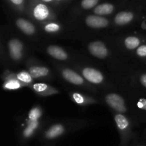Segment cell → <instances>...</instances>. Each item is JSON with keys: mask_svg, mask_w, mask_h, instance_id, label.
Listing matches in <instances>:
<instances>
[{"mask_svg": "<svg viewBox=\"0 0 146 146\" xmlns=\"http://www.w3.org/2000/svg\"><path fill=\"white\" fill-rule=\"evenodd\" d=\"M88 125L85 120L71 119L61 120L52 122L46 125L42 132L38 135L40 142L44 143L54 144L58 140L66 136L71 133L81 129Z\"/></svg>", "mask_w": 146, "mask_h": 146, "instance_id": "cell-1", "label": "cell"}, {"mask_svg": "<svg viewBox=\"0 0 146 146\" xmlns=\"http://www.w3.org/2000/svg\"><path fill=\"white\" fill-rule=\"evenodd\" d=\"M54 66L58 71L61 78L66 83L81 89L86 90L92 94H96L98 93L97 88L90 84L74 68H71L64 64L55 63H54Z\"/></svg>", "mask_w": 146, "mask_h": 146, "instance_id": "cell-2", "label": "cell"}, {"mask_svg": "<svg viewBox=\"0 0 146 146\" xmlns=\"http://www.w3.org/2000/svg\"><path fill=\"white\" fill-rule=\"evenodd\" d=\"M112 114L121 140L120 145H129L136 135L134 132L133 121L130 117L124 114L116 113H112Z\"/></svg>", "mask_w": 146, "mask_h": 146, "instance_id": "cell-3", "label": "cell"}, {"mask_svg": "<svg viewBox=\"0 0 146 146\" xmlns=\"http://www.w3.org/2000/svg\"><path fill=\"white\" fill-rule=\"evenodd\" d=\"M104 103L109 108L112 113L124 114L130 116L131 110L125 97L116 91H108L103 96Z\"/></svg>", "mask_w": 146, "mask_h": 146, "instance_id": "cell-4", "label": "cell"}, {"mask_svg": "<svg viewBox=\"0 0 146 146\" xmlns=\"http://www.w3.org/2000/svg\"><path fill=\"white\" fill-rule=\"evenodd\" d=\"M25 66L34 81H47L54 78V74L51 68L37 60L36 58H29L25 61Z\"/></svg>", "mask_w": 146, "mask_h": 146, "instance_id": "cell-5", "label": "cell"}, {"mask_svg": "<svg viewBox=\"0 0 146 146\" xmlns=\"http://www.w3.org/2000/svg\"><path fill=\"white\" fill-rule=\"evenodd\" d=\"M78 71L84 78L92 86L101 88L108 87V81L105 74L99 69L91 66L78 65L74 68Z\"/></svg>", "mask_w": 146, "mask_h": 146, "instance_id": "cell-6", "label": "cell"}, {"mask_svg": "<svg viewBox=\"0 0 146 146\" xmlns=\"http://www.w3.org/2000/svg\"><path fill=\"white\" fill-rule=\"evenodd\" d=\"M7 50L10 59L16 64L21 62L25 57V45L19 38H9L7 42Z\"/></svg>", "mask_w": 146, "mask_h": 146, "instance_id": "cell-7", "label": "cell"}, {"mask_svg": "<svg viewBox=\"0 0 146 146\" xmlns=\"http://www.w3.org/2000/svg\"><path fill=\"white\" fill-rule=\"evenodd\" d=\"M87 50L92 56L100 60L108 59L111 56V51L108 46L101 40H95L88 43Z\"/></svg>", "mask_w": 146, "mask_h": 146, "instance_id": "cell-8", "label": "cell"}, {"mask_svg": "<svg viewBox=\"0 0 146 146\" xmlns=\"http://www.w3.org/2000/svg\"><path fill=\"white\" fill-rule=\"evenodd\" d=\"M68 96L74 104L81 107L99 104L101 102V100L95 96L88 95L78 91H71L68 92Z\"/></svg>", "mask_w": 146, "mask_h": 146, "instance_id": "cell-9", "label": "cell"}, {"mask_svg": "<svg viewBox=\"0 0 146 146\" xmlns=\"http://www.w3.org/2000/svg\"><path fill=\"white\" fill-rule=\"evenodd\" d=\"M1 78L3 81L2 88L4 91H17L20 88L27 87L25 84L19 81L16 76L15 72H13L9 70H5L3 72Z\"/></svg>", "mask_w": 146, "mask_h": 146, "instance_id": "cell-10", "label": "cell"}, {"mask_svg": "<svg viewBox=\"0 0 146 146\" xmlns=\"http://www.w3.org/2000/svg\"><path fill=\"white\" fill-rule=\"evenodd\" d=\"M29 88L37 96L40 97H48L57 95L60 93L59 90L46 83H34Z\"/></svg>", "mask_w": 146, "mask_h": 146, "instance_id": "cell-11", "label": "cell"}, {"mask_svg": "<svg viewBox=\"0 0 146 146\" xmlns=\"http://www.w3.org/2000/svg\"><path fill=\"white\" fill-rule=\"evenodd\" d=\"M45 52L51 58L61 62L68 61L71 58V56L65 48L56 44H50L47 46L45 48Z\"/></svg>", "mask_w": 146, "mask_h": 146, "instance_id": "cell-12", "label": "cell"}, {"mask_svg": "<svg viewBox=\"0 0 146 146\" xmlns=\"http://www.w3.org/2000/svg\"><path fill=\"white\" fill-rule=\"evenodd\" d=\"M145 40L141 36L134 35H128L124 36L121 40V44L123 49L128 51H135L138 47L143 44H144Z\"/></svg>", "mask_w": 146, "mask_h": 146, "instance_id": "cell-13", "label": "cell"}, {"mask_svg": "<svg viewBox=\"0 0 146 146\" xmlns=\"http://www.w3.org/2000/svg\"><path fill=\"white\" fill-rule=\"evenodd\" d=\"M15 24L17 28L24 35L29 37L36 36L37 31L36 26L29 20L24 18H19L16 20Z\"/></svg>", "mask_w": 146, "mask_h": 146, "instance_id": "cell-14", "label": "cell"}, {"mask_svg": "<svg viewBox=\"0 0 146 146\" xmlns=\"http://www.w3.org/2000/svg\"><path fill=\"white\" fill-rule=\"evenodd\" d=\"M85 24L88 27L94 29H103L108 27L110 21L108 19L98 15H88L85 19Z\"/></svg>", "mask_w": 146, "mask_h": 146, "instance_id": "cell-15", "label": "cell"}, {"mask_svg": "<svg viewBox=\"0 0 146 146\" xmlns=\"http://www.w3.org/2000/svg\"><path fill=\"white\" fill-rule=\"evenodd\" d=\"M33 17L34 19L40 22H48L53 19L52 14L49 9L44 4H38L33 9Z\"/></svg>", "mask_w": 146, "mask_h": 146, "instance_id": "cell-16", "label": "cell"}, {"mask_svg": "<svg viewBox=\"0 0 146 146\" xmlns=\"http://www.w3.org/2000/svg\"><path fill=\"white\" fill-rule=\"evenodd\" d=\"M134 19V14L131 11H121L115 16L113 23L117 27H124L131 24Z\"/></svg>", "mask_w": 146, "mask_h": 146, "instance_id": "cell-17", "label": "cell"}, {"mask_svg": "<svg viewBox=\"0 0 146 146\" xmlns=\"http://www.w3.org/2000/svg\"><path fill=\"white\" fill-rule=\"evenodd\" d=\"M133 104L138 113H141L143 118L146 119V94L134 96Z\"/></svg>", "mask_w": 146, "mask_h": 146, "instance_id": "cell-18", "label": "cell"}, {"mask_svg": "<svg viewBox=\"0 0 146 146\" xmlns=\"http://www.w3.org/2000/svg\"><path fill=\"white\" fill-rule=\"evenodd\" d=\"M26 119L31 121L45 119L44 118V110L40 105H34L29 110L27 115L24 117Z\"/></svg>", "mask_w": 146, "mask_h": 146, "instance_id": "cell-19", "label": "cell"}, {"mask_svg": "<svg viewBox=\"0 0 146 146\" xmlns=\"http://www.w3.org/2000/svg\"><path fill=\"white\" fill-rule=\"evenodd\" d=\"M42 29L44 33L46 34L51 36H55L60 34L62 30V27L61 24L55 21H48V22L44 23L42 25Z\"/></svg>", "mask_w": 146, "mask_h": 146, "instance_id": "cell-20", "label": "cell"}, {"mask_svg": "<svg viewBox=\"0 0 146 146\" xmlns=\"http://www.w3.org/2000/svg\"><path fill=\"white\" fill-rule=\"evenodd\" d=\"M133 81L134 85L146 94V71H140L135 73Z\"/></svg>", "mask_w": 146, "mask_h": 146, "instance_id": "cell-21", "label": "cell"}, {"mask_svg": "<svg viewBox=\"0 0 146 146\" xmlns=\"http://www.w3.org/2000/svg\"><path fill=\"white\" fill-rule=\"evenodd\" d=\"M114 11V6L108 3H104V4H99L96 6L94 9V13L96 15L98 16H107L112 14Z\"/></svg>", "mask_w": 146, "mask_h": 146, "instance_id": "cell-22", "label": "cell"}, {"mask_svg": "<svg viewBox=\"0 0 146 146\" xmlns=\"http://www.w3.org/2000/svg\"><path fill=\"white\" fill-rule=\"evenodd\" d=\"M15 75L19 81L25 84L27 87H29V88L34 83V78H32L31 74L29 73L27 70H21V71H17V72H15Z\"/></svg>", "mask_w": 146, "mask_h": 146, "instance_id": "cell-23", "label": "cell"}, {"mask_svg": "<svg viewBox=\"0 0 146 146\" xmlns=\"http://www.w3.org/2000/svg\"><path fill=\"white\" fill-rule=\"evenodd\" d=\"M131 146H146V130L140 135L136 134L131 142Z\"/></svg>", "mask_w": 146, "mask_h": 146, "instance_id": "cell-24", "label": "cell"}, {"mask_svg": "<svg viewBox=\"0 0 146 146\" xmlns=\"http://www.w3.org/2000/svg\"><path fill=\"white\" fill-rule=\"evenodd\" d=\"M135 56L141 59L145 60L146 62V43H144L140 46L135 51H134Z\"/></svg>", "mask_w": 146, "mask_h": 146, "instance_id": "cell-25", "label": "cell"}, {"mask_svg": "<svg viewBox=\"0 0 146 146\" xmlns=\"http://www.w3.org/2000/svg\"><path fill=\"white\" fill-rule=\"evenodd\" d=\"M98 0H82L81 7L84 9H91L97 5Z\"/></svg>", "mask_w": 146, "mask_h": 146, "instance_id": "cell-26", "label": "cell"}, {"mask_svg": "<svg viewBox=\"0 0 146 146\" xmlns=\"http://www.w3.org/2000/svg\"><path fill=\"white\" fill-rule=\"evenodd\" d=\"M10 1H11L14 4L18 6V5H21V4L23 3V1H24V0H10Z\"/></svg>", "mask_w": 146, "mask_h": 146, "instance_id": "cell-27", "label": "cell"}, {"mask_svg": "<svg viewBox=\"0 0 146 146\" xmlns=\"http://www.w3.org/2000/svg\"><path fill=\"white\" fill-rule=\"evenodd\" d=\"M42 1H46V2H49V1H51L52 0H42Z\"/></svg>", "mask_w": 146, "mask_h": 146, "instance_id": "cell-28", "label": "cell"}, {"mask_svg": "<svg viewBox=\"0 0 146 146\" xmlns=\"http://www.w3.org/2000/svg\"><path fill=\"white\" fill-rule=\"evenodd\" d=\"M46 146H56V145H55V144H50V145H48Z\"/></svg>", "mask_w": 146, "mask_h": 146, "instance_id": "cell-29", "label": "cell"}, {"mask_svg": "<svg viewBox=\"0 0 146 146\" xmlns=\"http://www.w3.org/2000/svg\"><path fill=\"white\" fill-rule=\"evenodd\" d=\"M120 146H131V143L129 144V145H120Z\"/></svg>", "mask_w": 146, "mask_h": 146, "instance_id": "cell-30", "label": "cell"}, {"mask_svg": "<svg viewBox=\"0 0 146 146\" xmlns=\"http://www.w3.org/2000/svg\"><path fill=\"white\" fill-rule=\"evenodd\" d=\"M57 1H60V0H57Z\"/></svg>", "mask_w": 146, "mask_h": 146, "instance_id": "cell-31", "label": "cell"}, {"mask_svg": "<svg viewBox=\"0 0 146 146\" xmlns=\"http://www.w3.org/2000/svg\"><path fill=\"white\" fill-rule=\"evenodd\" d=\"M145 63H146V62H145Z\"/></svg>", "mask_w": 146, "mask_h": 146, "instance_id": "cell-32", "label": "cell"}]
</instances>
